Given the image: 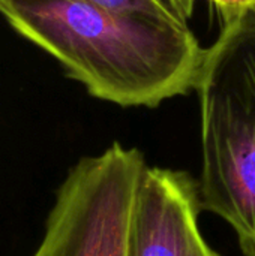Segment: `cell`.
Wrapping results in <instances>:
<instances>
[{"instance_id":"6","label":"cell","mask_w":255,"mask_h":256,"mask_svg":"<svg viewBox=\"0 0 255 256\" xmlns=\"http://www.w3.org/2000/svg\"><path fill=\"white\" fill-rule=\"evenodd\" d=\"M209 2L219 10L224 22H228L255 8V0H209Z\"/></svg>"},{"instance_id":"5","label":"cell","mask_w":255,"mask_h":256,"mask_svg":"<svg viewBox=\"0 0 255 256\" xmlns=\"http://www.w3.org/2000/svg\"><path fill=\"white\" fill-rule=\"evenodd\" d=\"M93 2H98L101 4L113 8V9L143 12V14L161 16L165 20L183 21L174 14V10L168 6V3L165 0H93Z\"/></svg>"},{"instance_id":"1","label":"cell","mask_w":255,"mask_h":256,"mask_svg":"<svg viewBox=\"0 0 255 256\" xmlns=\"http://www.w3.org/2000/svg\"><path fill=\"white\" fill-rule=\"evenodd\" d=\"M0 15L93 98L122 106L186 94L206 57L186 22L93 0H0Z\"/></svg>"},{"instance_id":"3","label":"cell","mask_w":255,"mask_h":256,"mask_svg":"<svg viewBox=\"0 0 255 256\" xmlns=\"http://www.w3.org/2000/svg\"><path fill=\"white\" fill-rule=\"evenodd\" d=\"M144 156L119 142L80 159L56 192L33 256H125L134 194Z\"/></svg>"},{"instance_id":"4","label":"cell","mask_w":255,"mask_h":256,"mask_svg":"<svg viewBox=\"0 0 255 256\" xmlns=\"http://www.w3.org/2000/svg\"><path fill=\"white\" fill-rule=\"evenodd\" d=\"M200 184L188 172L147 166L137 184L125 256H219L198 230Z\"/></svg>"},{"instance_id":"7","label":"cell","mask_w":255,"mask_h":256,"mask_svg":"<svg viewBox=\"0 0 255 256\" xmlns=\"http://www.w3.org/2000/svg\"><path fill=\"white\" fill-rule=\"evenodd\" d=\"M165 2L174 10V14L185 22H188V20L192 16L195 0H165Z\"/></svg>"},{"instance_id":"2","label":"cell","mask_w":255,"mask_h":256,"mask_svg":"<svg viewBox=\"0 0 255 256\" xmlns=\"http://www.w3.org/2000/svg\"><path fill=\"white\" fill-rule=\"evenodd\" d=\"M201 208L222 218L255 256V8L224 22L197 82Z\"/></svg>"}]
</instances>
